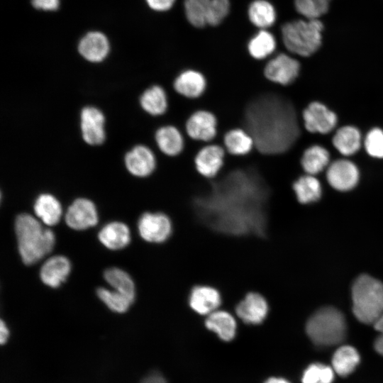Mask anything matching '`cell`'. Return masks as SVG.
Masks as SVG:
<instances>
[{
    "label": "cell",
    "mask_w": 383,
    "mask_h": 383,
    "mask_svg": "<svg viewBox=\"0 0 383 383\" xmlns=\"http://www.w3.org/2000/svg\"><path fill=\"white\" fill-rule=\"evenodd\" d=\"M60 0H32L33 6L45 11H55L59 6Z\"/></svg>",
    "instance_id": "cell-42"
},
{
    "label": "cell",
    "mask_w": 383,
    "mask_h": 383,
    "mask_svg": "<svg viewBox=\"0 0 383 383\" xmlns=\"http://www.w3.org/2000/svg\"><path fill=\"white\" fill-rule=\"evenodd\" d=\"M292 189L296 199L301 204L316 201L319 199L321 195V186L319 180L314 175L308 174L297 178L292 184Z\"/></svg>",
    "instance_id": "cell-32"
},
{
    "label": "cell",
    "mask_w": 383,
    "mask_h": 383,
    "mask_svg": "<svg viewBox=\"0 0 383 383\" xmlns=\"http://www.w3.org/2000/svg\"><path fill=\"white\" fill-rule=\"evenodd\" d=\"M240 126L252 135L255 150L267 156L285 154L301 136L294 103L283 94L271 89L262 90L249 99Z\"/></svg>",
    "instance_id": "cell-2"
},
{
    "label": "cell",
    "mask_w": 383,
    "mask_h": 383,
    "mask_svg": "<svg viewBox=\"0 0 383 383\" xmlns=\"http://www.w3.org/2000/svg\"><path fill=\"white\" fill-rule=\"evenodd\" d=\"M230 11V0H211L206 12V25L216 26L221 24Z\"/></svg>",
    "instance_id": "cell-38"
},
{
    "label": "cell",
    "mask_w": 383,
    "mask_h": 383,
    "mask_svg": "<svg viewBox=\"0 0 383 383\" xmlns=\"http://www.w3.org/2000/svg\"><path fill=\"white\" fill-rule=\"evenodd\" d=\"M14 228L18 252L25 265L36 263L52 250L55 243L54 233L49 228H44L33 216L28 213L18 215Z\"/></svg>",
    "instance_id": "cell-3"
},
{
    "label": "cell",
    "mask_w": 383,
    "mask_h": 383,
    "mask_svg": "<svg viewBox=\"0 0 383 383\" xmlns=\"http://www.w3.org/2000/svg\"><path fill=\"white\" fill-rule=\"evenodd\" d=\"M140 383H167V381L159 372H152L145 376Z\"/></svg>",
    "instance_id": "cell-43"
},
{
    "label": "cell",
    "mask_w": 383,
    "mask_h": 383,
    "mask_svg": "<svg viewBox=\"0 0 383 383\" xmlns=\"http://www.w3.org/2000/svg\"><path fill=\"white\" fill-rule=\"evenodd\" d=\"M205 326L223 341L232 340L237 332V322L227 311L216 310L206 316Z\"/></svg>",
    "instance_id": "cell-24"
},
{
    "label": "cell",
    "mask_w": 383,
    "mask_h": 383,
    "mask_svg": "<svg viewBox=\"0 0 383 383\" xmlns=\"http://www.w3.org/2000/svg\"><path fill=\"white\" fill-rule=\"evenodd\" d=\"M139 102L143 110L150 116H162L170 109V94L162 86L153 84L143 91Z\"/></svg>",
    "instance_id": "cell-21"
},
{
    "label": "cell",
    "mask_w": 383,
    "mask_h": 383,
    "mask_svg": "<svg viewBox=\"0 0 383 383\" xmlns=\"http://www.w3.org/2000/svg\"><path fill=\"white\" fill-rule=\"evenodd\" d=\"M329 159L328 151L324 147L316 145L304 150L300 163L306 174L315 175L328 165Z\"/></svg>",
    "instance_id": "cell-31"
},
{
    "label": "cell",
    "mask_w": 383,
    "mask_h": 383,
    "mask_svg": "<svg viewBox=\"0 0 383 383\" xmlns=\"http://www.w3.org/2000/svg\"><path fill=\"white\" fill-rule=\"evenodd\" d=\"M334 372L333 369L328 365L313 363L304 370L301 381L302 383H332Z\"/></svg>",
    "instance_id": "cell-36"
},
{
    "label": "cell",
    "mask_w": 383,
    "mask_h": 383,
    "mask_svg": "<svg viewBox=\"0 0 383 383\" xmlns=\"http://www.w3.org/2000/svg\"><path fill=\"white\" fill-rule=\"evenodd\" d=\"M365 148L370 156L383 158V131L378 128L370 130L365 139Z\"/></svg>",
    "instance_id": "cell-39"
},
{
    "label": "cell",
    "mask_w": 383,
    "mask_h": 383,
    "mask_svg": "<svg viewBox=\"0 0 383 383\" xmlns=\"http://www.w3.org/2000/svg\"><path fill=\"white\" fill-rule=\"evenodd\" d=\"M125 165L128 171L133 176L148 177L157 167V157L150 147L140 144L126 153Z\"/></svg>",
    "instance_id": "cell-16"
},
{
    "label": "cell",
    "mask_w": 383,
    "mask_h": 383,
    "mask_svg": "<svg viewBox=\"0 0 383 383\" xmlns=\"http://www.w3.org/2000/svg\"><path fill=\"white\" fill-rule=\"evenodd\" d=\"M33 209L36 216L49 226L58 223L62 216L60 203L50 194L39 195L35 201Z\"/></svg>",
    "instance_id": "cell-28"
},
{
    "label": "cell",
    "mask_w": 383,
    "mask_h": 383,
    "mask_svg": "<svg viewBox=\"0 0 383 383\" xmlns=\"http://www.w3.org/2000/svg\"><path fill=\"white\" fill-rule=\"evenodd\" d=\"M105 118L103 113L94 106H86L80 115V127L84 140L91 145H100L105 140Z\"/></svg>",
    "instance_id": "cell-18"
},
{
    "label": "cell",
    "mask_w": 383,
    "mask_h": 383,
    "mask_svg": "<svg viewBox=\"0 0 383 383\" xmlns=\"http://www.w3.org/2000/svg\"><path fill=\"white\" fill-rule=\"evenodd\" d=\"M216 141L222 144L228 155L233 157H246L255 149L252 135L243 126L226 130Z\"/></svg>",
    "instance_id": "cell-14"
},
{
    "label": "cell",
    "mask_w": 383,
    "mask_h": 383,
    "mask_svg": "<svg viewBox=\"0 0 383 383\" xmlns=\"http://www.w3.org/2000/svg\"><path fill=\"white\" fill-rule=\"evenodd\" d=\"M104 277L114 290L135 301V284L126 272L117 267H110L104 271Z\"/></svg>",
    "instance_id": "cell-33"
},
{
    "label": "cell",
    "mask_w": 383,
    "mask_h": 383,
    "mask_svg": "<svg viewBox=\"0 0 383 383\" xmlns=\"http://www.w3.org/2000/svg\"><path fill=\"white\" fill-rule=\"evenodd\" d=\"M208 87L209 81L205 74L192 67L180 70L172 82V90L180 97L190 101L201 99Z\"/></svg>",
    "instance_id": "cell-10"
},
{
    "label": "cell",
    "mask_w": 383,
    "mask_h": 383,
    "mask_svg": "<svg viewBox=\"0 0 383 383\" xmlns=\"http://www.w3.org/2000/svg\"><path fill=\"white\" fill-rule=\"evenodd\" d=\"M148 6L155 11L164 12L170 10L176 0H145Z\"/></svg>",
    "instance_id": "cell-40"
},
{
    "label": "cell",
    "mask_w": 383,
    "mask_h": 383,
    "mask_svg": "<svg viewBox=\"0 0 383 383\" xmlns=\"http://www.w3.org/2000/svg\"><path fill=\"white\" fill-rule=\"evenodd\" d=\"M227 155L221 143L213 141L202 144L193 157L194 170L202 178L214 179L224 169Z\"/></svg>",
    "instance_id": "cell-8"
},
{
    "label": "cell",
    "mask_w": 383,
    "mask_h": 383,
    "mask_svg": "<svg viewBox=\"0 0 383 383\" xmlns=\"http://www.w3.org/2000/svg\"><path fill=\"white\" fill-rule=\"evenodd\" d=\"M248 17L250 23L259 29H267L277 19V12L268 0H253L248 8Z\"/></svg>",
    "instance_id": "cell-27"
},
{
    "label": "cell",
    "mask_w": 383,
    "mask_h": 383,
    "mask_svg": "<svg viewBox=\"0 0 383 383\" xmlns=\"http://www.w3.org/2000/svg\"><path fill=\"white\" fill-rule=\"evenodd\" d=\"M98 238L106 248L112 250H121L130 243L131 233L125 223L113 221L106 224L99 231Z\"/></svg>",
    "instance_id": "cell-25"
},
{
    "label": "cell",
    "mask_w": 383,
    "mask_h": 383,
    "mask_svg": "<svg viewBox=\"0 0 383 383\" xmlns=\"http://www.w3.org/2000/svg\"><path fill=\"white\" fill-rule=\"evenodd\" d=\"M373 325L376 331L380 333L374 341V349L379 354L383 355V313Z\"/></svg>",
    "instance_id": "cell-41"
},
{
    "label": "cell",
    "mask_w": 383,
    "mask_h": 383,
    "mask_svg": "<svg viewBox=\"0 0 383 383\" xmlns=\"http://www.w3.org/2000/svg\"><path fill=\"white\" fill-rule=\"evenodd\" d=\"M71 271V263L63 255H55L48 259L40 271L41 281L45 285L57 288L67 279Z\"/></svg>",
    "instance_id": "cell-22"
},
{
    "label": "cell",
    "mask_w": 383,
    "mask_h": 383,
    "mask_svg": "<svg viewBox=\"0 0 383 383\" xmlns=\"http://www.w3.org/2000/svg\"><path fill=\"white\" fill-rule=\"evenodd\" d=\"M353 311L360 322L374 324L383 313V284L367 274L358 277L352 288Z\"/></svg>",
    "instance_id": "cell-4"
},
{
    "label": "cell",
    "mask_w": 383,
    "mask_h": 383,
    "mask_svg": "<svg viewBox=\"0 0 383 383\" xmlns=\"http://www.w3.org/2000/svg\"><path fill=\"white\" fill-rule=\"evenodd\" d=\"M331 0H294L295 9L307 19H317L328 9Z\"/></svg>",
    "instance_id": "cell-37"
},
{
    "label": "cell",
    "mask_w": 383,
    "mask_h": 383,
    "mask_svg": "<svg viewBox=\"0 0 383 383\" xmlns=\"http://www.w3.org/2000/svg\"><path fill=\"white\" fill-rule=\"evenodd\" d=\"M299 71L300 64L296 59L286 53H279L265 64L262 75L272 84L286 87L296 80Z\"/></svg>",
    "instance_id": "cell-9"
},
{
    "label": "cell",
    "mask_w": 383,
    "mask_h": 383,
    "mask_svg": "<svg viewBox=\"0 0 383 383\" xmlns=\"http://www.w3.org/2000/svg\"><path fill=\"white\" fill-rule=\"evenodd\" d=\"M333 145L342 155H352L360 148V133L357 128L353 126L342 127L334 135Z\"/></svg>",
    "instance_id": "cell-30"
},
{
    "label": "cell",
    "mask_w": 383,
    "mask_h": 383,
    "mask_svg": "<svg viewBox=\"0 0 383 383\" xmlns=\"http://www.w3.org/2000/svg\"><path fill=\"white\" fill-rule=\"evenodd\" d=\"M188 303L196 313L208 316L218 309L222 303L220 292L209 285H196L189 293Z\"/></svg>",
    "instance_id": "cell-20"
},
{
    "label": "cell",
    "mask_w": 383,
    "mask_h": 383,
    "mask_svg": "<svg viewBox=\"0 0 383 383\" xmlns=\"http://www.w3.org/2000/svg\"><path fill=\"white\" fill-rule=\"evenodd\" d=\"M183 131L187 139L201 144L216 141L219 136V121L210 109L199 108L186 119Z\"/></svg>",
    "instance_id": "cell-7"
},
{
    "label": "cell",
    "mask_w": 383,
    "mask_h": 383,
    "mask_svg": "<svg viewBox=\"0 0 383 383\" xmlns=\"http://www.w3.org/2000/svg\"><path fill=\"white\" fill-rule=\"evenodd\" d=\"M265 383H290V382L283 378L271 377L268 379Z\"/></svg>",
    "instance_id": "cell-45"
},
{
    "label": "cell",
    "mask_w": 383,
    "mask_h": 383,
    "mask_svg": "<svg viewBox=\"0 0 383 383\" xmlns=\"http://www.w3.org/2000/svg\"><path fill=\"white\" fill-rule=\"evenodd\" d=\"M211 0H184V10L188 22L194 27L206 26V12Z\"/></svg>",
    "instance_id": "cell-35"
},
{
    "label": "cell",
    "mask_w": 383,
    "mask_h": 383,
    "mask_svg": "<svg viewBox=\"0 0 383 383\" xmlns=\"http://www.w3.org/2000/svg\"><path fill=\"white\" fill-rule=\"evenodd\" d=\"M9 337V331L6 326V324L4 322L3 320L1 321L0 323V342L1 345H4L6 343Z\"/></svg>",
    "instance_id": "cell-44"
},
{
    "label": "cell",
    "mask_w": 383,
    "mask_h": 383,
    "mask_svg": "<svg viewBox=\"0 0 383 383\" xmlns=\"http://www.w3.org/2000/svg\"><path fill=\"white\" fill-rule=\"evenodd\" d=\"M306 331L316 345L332 346L340 344L346 335L345 318L335 308H321L308 320Z\"/></svg>",
    "instance_id": "cell-6"
},
{
    "label": "cell",
    "mask_w": 383,
    "mask_h": 383,
    "mask_svg": "<svg viewBox=\"0 0 383 383\" xmlns=\"http://www.w3.org/2000/svg\"><path fill=\"white\" fill-rule=\"evenodd\" d=\"M277 41L274 35L267 29H260L248 41V52L255 60L269 58L275 51Z\"/></svg>",
    "instance_id": "cell-26"
},
{
    "label": "cell",
    "mask_w": 383,
    "mask_h": 383,
    "mask_svg": "<svg viewBox=\"0 0 383 383\" xmlns=\"http://www.w3.org/2000/svg\"><path fill=\"white\" fill-rule=\"evenodd\" d=\"M323 28L318 19L287 22L281 28L283 43L290 52L308 57L321 46Z\"/></svg>",
    "instance_id": "cell-5"
},
{
    "label": "cell",
    "mask_w": 383,
    "mask_h": 383,
    "mask_svg": "<svg viewBox=\"0 0 383 383\" xmlns=\"http://www.w3.org/2000/svg\"><path fill=\"white\" fill-rule=\"evenodd\" d=\"M326 178L328 184L338 191H348L358 182L359 171L356 165L348 160H338L330 165Z\"/></svg>",
    "instance_id": "cell-19"
},
{
    "label": "cell",
    "mask_w": 383,
    "mask_h": 383,
    "mask_svg": "<svg viewBox=\"0 0 383 383\" xmlns=\"http://www.w3.org/2000/svg\"><path fill=\"white\" fill-rule=\"evenodd\" d=\"M154 140L160 152L168 158L180 156L185 150L187 138L184 131L173 123H163L155 132Z\"/></svg>",
    "instance_id": "cell-12"
},
{
    "label": "cell",
    "mask_w": 383,
    "mask_h": 383,
    "mask_svg": "<svg viewBox=\"0 0 383 383\" xmlns=\"http://www.w3.org/2000/svg\"><path fill=\"white\" fill-rule=\"evenodd\" d=\"M172 222L162 212H145L138 222L140 237L147 242L162 243L169 239L172 233Z\"/></svg>",
    "instance_id": "cell-11"
},
{
    "label": "cell",
    "mask_w": 383,
    "mask_h": 383,
    "mask_svg": "<svg viewBox=\"0 0 383 383\" xmlns=\"http://www.w3.org/2000/svg\"><path fill=\"white\" fill-rule=\"evenodd\" d=\"M357 350L350 345H342L332 357V368L340 376L346 377L351 374L360 362Z\"/></svg>",
    "instance_id": "cell-29"
},
{
    "label": "cell",
    "mask_w": 383,
    "mask_h": 383,
    "mask_svg": "<svg viewBox=\"0 0 383 383\" xmlns=\"http://www.w3.org/2000/svg\"><path fill=\"white\" fill-rule=\"evenodd\" d=\"M258 166L250 155H228L218 177H200L193 185L191 200L197 220L226 235L265 236L270 189Z\"/></svg>",
    "instance_id": "cell-1"
},
{
    "label": "cell",
    "mask_w": 383,
    "mask_h": 383,
    "mask_svg": "<svg viewBox=\"0 0 383 383\" xmlns=\"http://www.w3.org/2000/svg\"><path fill=\"white\" fill-rule=\"evenodd\" d=\"M65 220L67 225L77 231L93 227L98 223V213L94 204L89 199L78 198L67 209Z\"/></svg>",
    "instance_id": "cell-15"
},
{
    "label": "cell",
    "mask_w": 383,
    "mask_h": 383,
    "mask_svg": "<svg viewBox=\"0 0 383 383\" xmlns=\"http://www.w3.org/2000/svg\"><path fill=\"white\" fill-rule=\"evenodd\" d=\"M268 312L269 305L266 299L257 292L248 293L235 306L238 317L249 325L262 323Z\"/></svg>",
    "instance_id": "cell-17"
},
{
    "label": "cell",
    "mask_w": 383,
    "mask_h": 383,
    "mask_svg": "<svg viewBox=\"0 0 383 383\" xmlns=\"http://www.w3.org/2000/svg\"><path fill=\"white\" fill-rule=\"evenodd\" d=\"M96 294L109 309L116 313L126 312L134 302L127 296L116 290L111 291L104 287L98 288Z\"/></svg>",
    "instance_id": "cell-34"
},
{
    "label": "cell",
    "mask_w": 383,
    "mask_h": 383,
    "mask_svg": "<svg viewBox=\"0 0 383 383\" xmlns=\"http://www.w3.org/2000/svg\"><path fill=\"white\" fill-rule=\"evenodd\" d=\"M79 52L87 60L99 62L104 60L109 52V43L106 35L98 31L85 35L79 42Z\"/></svg>",
    "instance_id": "cell-23"
},
{
    "label": "cell",
    "mask_w": 383,
    "mask_h": 383,
    "mask_svg": "<svg viewBox=\"0 0 383 383\" xmlns=\"http://www.w3.org/2000/svg\"><path fill=\"white\" fill-rule=\"evenodd\" d=\"M302 120L305 129L313 133H328L337 123L335 113L318 101L311 102L304 109Z\"/></svg>",
    "instance_id": "cell-13"
}]
</instances>
